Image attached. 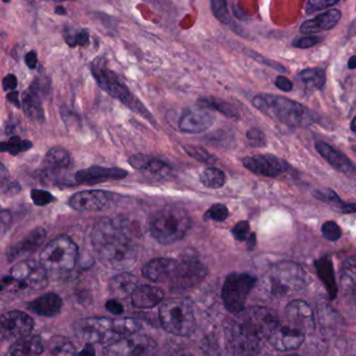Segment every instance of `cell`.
Masks as SVG:
<instances>
[{"instance_id": "6da1fadb", "label": "cell", "mask_w": 356, "mask_h": 356, "mask_svg": "<svg viewBox=\"0 0 356 356\" xmlns=\"http://www.w3.org/2000/svg\"><path fill=\"white\" fill-rule=\"evenodd\" d=\"M279 320L277 314L267 307H248L236 314L226 332L232 355H256L271 340Z\"/></svg>"}, {"instance_id": "7a4b0ae2", "label": "cell", "mask_w": 356, "mask_h": 356, "mask_svg": "<svg viewBox=\"0 0 356 356\" xmlns=\"http://www.w3.org/2000/svg\"><path fill=\"white\" fill-rule=\"evenodd\" d=\"M92 246L102 265L112 270H127L138 259V246L123 226L102 219L94 226Z\"/></svg>"}, {"instance_id": "3957f363", "label": "cell", "mask_w": 356, "mask_h": 356, "mask_svg": "<svg viewBox=\"0 0 356 356\" xmlns=\"http://www.w3.org/2000/svg\"><path fill=\"white\" fill-rule=\"evenodd\" d=\"M316 322L313 309L305 301L294 300L288 303L284 318L279 320L270 343L279 351L298 349L309 334L315 332Z\"/></svg>"}, {"instance_id": "277c9868", "label": "cell", "mask_w": 356, "mask_h": 356, "mask_svg": "<svg viewBox=\"0 0 356 356\" xmlns=\"http://www.w3.org/2000/svg\"><path fill=\"white\" fill-rule=\"evenodd\" d=\"M253 104L263 114L288 127H307L311 122V114L302 104L282 96L261 94L253 99Z\"/></svg>"}, {"instance_id": "5b68a950", "label": "cell", "mask_w": 356, "mask_h": 356, "mask_svg": "<svg viewBox=\"0 0 356 356\" xmlns=\"http://www.w3.org/2000/svg\"><path fill=\"white\" fill-rule=\"evenodd\" d=\"M190 224L192 221L185 209L176 205H169L153 216L150 222V232L160 244H173L185 236Z\"/></svg>"}, {"instance_id": "8992f818", "label": "cell", "mask_w": 356, "mask_h": 356, "mask_svg": "<svg viewBox=\"0 0 356 356\" xmlns=\"http://www.w3.org/2000/svg\"><path fill=\"white\" fill-rule=\"evenodd\" d=\"M91 72L95 79L96 83L105 92L123 102L127 108L139 114L148 121L154 122L152 115L144 108V104L133 95L127 89L121 77L107 67L102 58H96L92 63Z\"/></svg>"}, {"instance_id": "52a82bcc", "label": "cell", "mask_w": 356, "mask_h": 356, "mask_svg": "<svg viewBox=\"0 0 356 356\" xmlns=\"http://www.w3.org/2000/svg\"><path fill=\"white\" fill-rule=\"evenodd\" d=\"M163 330L178 337H188L196 330V318L192 301L187 298H171L164 301L159 311Z\"/></svg>"}, {"instance_id": "ba28073f", "label": "cell", "mask_w": 356, "mask_h": 356, "mask_svg": "<svg viewBox=\"0 0 356 356\" xmlns=\"http://www.w3.org/2000/svg\"><path fill=\"white\" fill-rule=\"evenodd\" d=\"M79 248L68 236H59L50 241L40 254V264L47 273L63 274L77 265Z\"/></svg>"}, {"instance_id": "9c48e42d", "label": "cell", "mask_w": 356, "mask_h": 356, "mask_svg": "<svg viewBox=\"0 0 356 356\" xmlns=\"http://www.w3.org/2000/svg\"><path fill=\"white\" fill-rule=\"evenodd\" d=\"M48 273L43 266L33 259L17 263L10 269V276L2 280V290L13 292H36L47 284Z\"/></svg>"}, {"instance_id": "30bf717a", "label": "cell", "mask_w": 356, "mask_h": 356, "mask_svg": "<svg viewBox=\"0 0 356 356\" xmlns=\"http://www.w3.org/2000/svg\"><path fill=\"white\" fill-rule=\"evenodd\" d=\"M269 284L272 294L286 296L307 286V273L294 261H279L270 270Z\"/></svg>"}, {"instance_id": "8fae6325", "label": "cell", "mask_w": 356, "mask_h": 356, "mask_svg": "<svg viewBox=\"0 0 356 356\" xmlns=\"http://www.w3.org/2000/svg\"><path fill=\"white\" fill-rule=\"evenodd\" d=\"M256 278L247 273H232L227 276L222 290L224 305L230 313L236 314L245 309L247 298L254 289Z\"/></svg>"}, {"instance_id": "7c38bea8", "label": "cell", "mask_w": 356, "mask_h": 356, "mask_svg": "<svg viewBox=\"0 0 356 356\" xmlns=\"http://www.w3.org/2000/svg\"><path fill=\"white\" fill-rule=\"evenodd\" d=\"M75 334L84 344H100L117 340L113 330V320L109 318H89L75 324Z\"/></svg>"}, {"instance_id": "4fadbf2b", "label": "cell", "mask_w": 356, "mask_h": 356, "mask_svg": "<svg viewBox=\"0 0 356 356\" xmlns=\"http://www.w3.org/2000/svg\"><path fill=\"white\" fill-rule=\"evenodd\" d=\"M157 345L150 337L133 334L117 339L105 349L106 356H154Z\"/></svg>"}, {"instance_id": "5bb4252c", "label": "cell", "mask_w": 356, "mask_h": 356, "mask_svg": "<svg viewBox=\"0 0 356 356\" xmlns=\"http://www.w3.org/2000/svg\"><path fill=\"white\" fill-rule=\"evenodd\" d=\"M207 273V268L196 257H184L179 261L177 271L171 278V288L173 290H187L194 288L206 277Z\"/></svg>"}, {"instance_id": "9a60e30c", "label": "cell", "mask_w": 356, "mask_h": 356, "mask_svg": "<svg viewBox=\"0 0 356 356\" xmlns=\"http://www.w3.org/2000/svg\"><path fill=\"white\" fill-rule=\"evenodd\" d=\"M33 328V321L22 312H8L1 316L0 334L3 341H16L29 337Z\"/></svg>"}, {"instance_id": "2e32d148", "label": "cell", "mask_w": 356, "mask_h": 356, "mask_svg": "<svg viewBox=\"0 0 356 356\" xmlns=\"http://www.w3.org/2000/svg\"><path fill=\"white\" fill-rule=\"evenodd\" d=\"M112 195L106 191L87 190L75 193L69 199L71 209L79 211H98L106 209Z\"/></svg>"}, {"instance_id": "e0dca14e", "label": "cell", "mask_w": 356, "mask_h": 356, "mask_svg": "<svg viewBox=\"0 0 356 356\" xmlns=\"http://www.w3.org/2000/svg\"><path fill=\"white\" fill-rule=\"evenodd\" d=\"M242 164L252 172L267 177H279L288 168L284 160L272 154L247 156L242 160Z\"/></svg>"}, {"instance_id": "ac0fdd59", "label": "cell", "mask_w": 356, "mask_h": 356, "mask_svg": "<svg viewBox=\"0 0 356 356\" xmlns=\"http://www.w3.org/2000/svg\"><path fill=\"white\" fill-rule=\"evenodd\" d=\"M215 123V116L204 108H186L179 120V127L183 133L201 134L210 129Z\"/></svg>"}, {"instance_id": "d6986e66", "label": "cell", "mask_w": 356, "mask_h": 356, "mask_svg": "<svg viewBox=\"0 0 356 356\" xmlns=\"http://www.w3.org/2000/svg\"><path fill=\"white\" fill-rule=\"evenodd\" d=\"M179 261L169 257L152 259L144 266L142 274L146 280L154 282H171L177 271Z\"/></svg>"}, {"instance_id": "ffe728a7", "label": "cell", "mask_w": 356, "mask_h": 356, "mask_svg": "<svg viewBox=\"0 0 356 356\" xmlns=\"http://www.w3.org/2000/svg\"><path fill=\"white\" fill-rule=\"evenodd\" d=\"M127 172L121 168L93 166L75 173V181L82 184H96L108 180L123 179Z\"/></svg>"}, {"instance_id": "44dd1931", "label": "cell", "mask_w": 356, "mask_h": 356, "mask_svg": "<svg viewBox=\"0 0 356 356\" xmlns=\"http://www.w3.org/2000/svg\"><path fill=\"white\" fill-rule=\"evenodd\" d=\"M46 238V232L43 228H36L33 232H29L26 236L22 238L20 242L10 247L8 250V259L10 261H16L24 255L31 254L35 252Z\"/></svg>"}, {"instance_id": "7402d4cb", "label": "cell", "mask_w": 356, "mask_h": 356, "mask_svg": "<svg viewBox=\"0 0 356 356\" xmlns=\"http://www.w3.org/2000/svg\"><path fill=\"white\" fill-rule=\"evenodd\" d=\"M316 149L319 152L320 156L327 161L328 164L332 165L334 169L345 173L347 175H355L356 167L351 162L350 159L347 158L344 154L336 150L332 146L328 145L325 142H317Z\"/></svg>"}, {"instance_id": "603a6c76", "label": "cell", "mask_w": 356, "mask_h": 356, "mask_svg": "<svg viewBox=\"0 0 356 356\" xmlns=\"http://www.w3.org/2000/svg\"><path fill=\"white\" fill-rule=\"evenodd\" d=\"M129 164L133 168L150 175V177L163 178L171 173V168L169 164L144 154H135L129 160Z\"/></svg>"}, {"instance_id": "cb8c5ba5", "label": "cell", "mask_w": 356, "mask_h": 356, "mask_svg": "<svg viewBox=\"0 0 356 356\" xmlns=\"http://www.w3.org/2000/svg\"><path fill=\"white\" fill-rule=\"evenodd\" d=\"M342 18L341 10L334 8L324 14L319 15L315 19L305 21L300 26V31L303 33H316L320 31H330L334 29Z\"/></svg>"}, {"instance_id": "d4e9b609", "label": "cell", "mask_w": 356, "mask_h": 356, "mask_svg": "<svg viewBox=\"0 0 356 356\" xmlns=\"http://www.w3.org/2000/svg\"><path fill=\"white\" fill-rule=\"evenodd\" d=\"M164 293L161 289L152 286H138L131 295L132 305L136 309H148L158 305L162 301Z\"/></svg>"}, {"instance_id": "484cf974", "label": "cell", "mask_w": 356, "mask_h": 356, "mask_svg": "<svg viewBox=\"0 0 356 356\" xmlns=\"http://www.w3.org/2000/svg\"><path fill=\"white\" fill-rule=\"evenodd\" d=\"M40 90L37 81L33 83L29 90L23 95L22 106L27 118L35 122H43L44 110L42 106Z\"/></svg>"}, {"instance_id": "4316f807", "label": "cell", "mask_w": 356, "mask_h": 356, "mask_svg": "<svg viewBox=\"0 0 356 356\" xmlns=\"http://www.w3.org/2000/svg\"><path fill=\"white\" fill-rule=\"evenodd\" d=\"M63 301L59 295L48 293L31 301L29 305V309L42 317H54L60 313Z\"/></svg>"}, {"instance_id": "83f0119b", "label": "cell", "mask_w": 356, "mask_h": 356, "mask_svg": "<svg viewBox=\"0 0 356 356\" xmlns=\"http://www.w3.org/2000/svg\"><path fill=\"white\" fill-rule=\"evenodd\" d=\"M44 343L40 337H25L10 346V356H39L44 351Z\"/></svg>"}, {"instance_id": "f1b7e54d", "label": "cell", "mask_w": 356, "mask_h": 356, "mask_svg": "<svg viewBox=\"0 0 356 356\" xmlns=\"http://www.w3.org/2000/svg\"><path fill=\"white\" fill-rule=\"evenodd\" d=\"M137 288V277L130 273L118 274L113 277L109 284L111 294L114 295L115 297H121V298L133 294L134 291Z\"/></svg>"}, {"instance_id": "f546056e", "label": "cell", "mask_w": 356, "mask_h": 356, "mask_svg": "<svg viewBox=\"0 0 356 356\" xmlns=\"http://www.w3.org/2000/svg\"><path fill=\"white\" fill-rule=\"evenodd\" d=\"M44 165L50 171H61L69 168L71 156L64 148L54 147L48 150L44 159Z\"/></svg>"}, {"instance_id": "4dcf8cb0", "label": "cell", "mask_w": 356, "mask_h": 356, "mask_svg": "<svg viewBox=\"0 0 356 356\" xmlns=\"http://www.w3.org/2000/svg\"><path fill=\"white\" fill-rule=\"evenodd\" d=\"M341 284L347 292L356 294V257H349L343 264Z\"/></svg>"}, {"instance_id": "1f68e13d", "label": "cell", "mask_w": 356, "mask_h": 356, "mask_svg": "<svg viewBox=\"0 0 356 356\" xmlns=\"http://www.w3.org/2000/svg\"><path fill=\"white\" fill-rule=\"evenodd\" d=\"M141 330V323L133 318H121L113 320V330L117 338L133 336Z\"/></svg>"}, {"instance_id": "d6a6232c", "label": "cell", "mask_w": 356, "mask_h": 356, "mask_svg": "<svg viewBox=\"0 0 356 356\" xmlns=\"http://www.w3.org/2000/svg\"><path fill=\"white\" fill-rule=\"evenodd\" d=\"M199 106L207 110H215L229 118H238V112L233 106L215 98H202L199 100Z\"/></svg>"}, {"instance_id": "836d02e7", "label": "cell", "mask_w": 356, "mask_h": 356, "mask_svg": "<svg viewBox=\"0 0 356 356\" xmlns=\"http://www.w3.org/2000/svg\"><path fill=\"white\" fill-rule=\"evenodd\" d=\"M200 180L207 188H219L226 184L227 177L221 169L209 167L201 173Z\"/></svg>"}, {"instance_id": "e575fe53", "label": "cell", "mask_w": 356, "mask_h": 356, "mask_svg": "<svg viewBox=\"0 0 356 356\" xmlns=\"http://www.w3.org/2000/svg\"><path fill=\"white\" fill-rule=\"evenodd\" d=\"M49 353L52 356H75L77 351L72 343L63 337H54L49 342Z\"/></svg>"}, {"instance_id": "d590c367", "label": "cell", "mask_w": 356, "mask_h": 356, "mask_svg": "<svg viewBox=\"0 0 356 356\" xmlns=\"http://www.w3.org/2000/svg\"><path fill=\"white\" fill-rule=\"evenodd\" d=\"M302 83L309 87L321 89L326 83V74L321 69H305L299 74Z\"/></svg>"}, {"instance_id": "8d00e7d4", "label": "cell", "mask_w": 356, "mask_h": 356, "mask_svg": "<svg viewBox=\"0 0 356 356\" xmlns=\"http://www.w3.org/2000/svg\"><path fill=\"white\" fill-rule=\"evenodd\" d=\"M316 267H317L320 277H321V280H323L326 286L330 288V290L336 288L332 261L328 257H322L319 261H316Z\"/></svg>"}, {"instance_id": "74e56055", "label": "cell", "mask_w": 356, "mask_h": 356, "mask_svg": "<svg viewBox=\"0 0 356 356\" xmlns=\"http://www.w3.org/2000/svg\"><path fill=\"white\" fill-rule=\"evenodd\" d=\"M2 152H8L12 156H17L21 152H27L33 147V143L29 140H22L19 137H12L8 141L0 145Z\"/></svg>"}, {"instance_id": "f35d334b", "label": "cell", "mask_w": 356, "mask_h": 356, "mask_svg": "<svg viewBox=\"0 0 356 356\" xmlns=\"http://www.w3.org/2000/svg\"><path fill=\"white\" fill-rule=\"evenodd\" d=\"M65 42L70 47L77 46H86L89 43V33L86 29H67L65 31Z\"/></svg>"}, {"instance_id": "ab89813d", "label": "cell", "mask_w": 356, "mask_h": 356, "mask_svg": "<svg viewBox=\"0 0 356 356\" xmlns=\"http://www.w3.org/2000/svg\"><path fill=\"white\" fill-rule=\"evenodd\" d=\"M211 10L217 20L224 24L231 23V16L228 10L227 0H211Z\"/></svg>"}, {"instance_id": "60d3db41", "label": "cell", "mask_w": 356, "mask_h": 356, "mask_svg": "<svg viewBox=\"0 0 356 356\" xmlns=\"http://www.w3.org/2000/svg\"><path fill=\"white\" fill-rule=\"evenodd\" d=\"M184 150L188 156L194 158V160L199 161V162L206 163V164H212L215 163V158L211 156L206 149L203 147H199V146L194 145H186L184 146Z\"/></svg>"}, {"instance_id": "b9f144b4", "label": "cell", "mask_w": 356, "mask_h": 356, "mask_svg": "<svg viewBox=\"0 0 356 356\" xmlns=\"http://www.w3.org/2000/svg\"><path fill=\"white\" fill-rule=\"evenodd\" d=\"M229 217V211L226 205L217 203L212 205L205 213V219L213 220V221L223 222Z\"/></svg>"}, {"instance_id": "7bdbcfd3", "label": "cell", "mask_w": 356, "mask_h": 356, "mask_svg": "<svg viewBox=\"0 0 356 356\" xmlns=\"http://www.w3.org/2000/svg\"><path fill=\"white\" fill-rule=\"evenodd\" d=\"M31 198L37 207H45L56 200L54 195L50 194L47 191L39 190V188H33L31 191Z\"/></svg>"}, {"instance_id": "ee69618b", "label": "cell", "mask_w": 356, "mask_h": 356, "mask_svg": "<svg viewBox=\"0 0 356 356\" xmlns=\"http://www.w3.org/2000/svg\"><path fill=\"white\" fill-rule=\"evenodd\" d=\"M322 234L328 241H338L342 236V229L334 221H327L322 226Z\"/></svg>"}, {"instance_id": "f6af8a7d", "label": "cell", "mask_w": 356, "mask_h": 356, "mask_svg": "<svg viewBox=\"0 0 356 356\" xmlns=\"http://www.w3.org/2000/svg\"><path fill=\"white\" fill-rule=\"evenodd\" d=\"M314 196L319 200L324 201V202L334 203V204L339 205L343 202L342 199L339 197L334 191L330 188H325V190H318L314 192Z\"/></svg>"}, {"instance_id": "bcb514c9", "label": "cell", "mask_w": 356, "mask_h": 356, "mask_svg": "<svg viewBox=\"0 0 356 356\" xmlns=\"http://www.w3.org/2000/svg\"><path fill=\"white\" fill-rule=\"evenodd\" d=\"M232 234H233L235 240L240 241V242H244V241H248L250 234V224L248 221H240L234 226L232 229Z\"/></svg>"}, {"instance_id": "7dc6e473", "label": "cell", "mask_w": 356, "mask_h": 356, "mask_svg": "<svg viewBox=\"0 0 356 356\" xmlns=\"http://www.w3.org/2000/svg\"><path fill=\"white\" fill-rule=\"evenodd\" d=\"M340 0H309L307 6V14H313L318 10H325L338 3Z\"/></svg>"}, {"instance_id": "c3c4849f", "label": "cell", "mask_w": 356, "mask_h": 356, "mask_svg": "<svg viewBox=\"0 0 356 356\" xmlns=\"http://www.w3.org/2000/svg\"><path fill=\"white\" fill-rule=\"evenodd\" d=\"M247 139L253 147H263L265 145V136L261 129H249L248 133H247Z\"/></svg>"}, {"instance_id": "681fc988", "label": "cell", "mask_w": 356, "mask_h": 356, "mask_svg": "<svg viewBox=\"0 0 356 356\" xmlns=\"http://www.w3.org/2000/svg\"><path fill=\"white\" fill-rule=\"evenodd\" d=\"M321 41V38L311 35V37L301 38V39L297 40L294 43V46L297 48H301V49H305V48L313 47V46L317 45Z\"/></svg>"}, {"instance_id": "f907efd6", "label": "cell", "mask_w": 356, "mask_h": 356, "mask_svg": "<svg viewBox=\"0 0 356 356\" xmlns=\"http://www.w3.org/2000/svg\"><path fill=\"white\" fill-rule=\"evenodd\" d=\"M18 86V81L14 74H8L2 81V87L4 91H14Z\"/></svg>"}, {"instance_id": "816d5d0a", "label": "cell", "mask_w": 356, "mask_h": 356, "mask_svg": "<svg viewBox=\"0 0 356 356\" xmlns=\"http://www.w3.org/2000/svg\"><path fill=\"white\" fill-rule=\"evenodd\" d=\"M276 87L284 92H290L293 90V83L286 76H278L275 81Z\"/></svg>"}, {"instance_id": "f5cc1de1", "label": "cell", "mask_w": 356, "mask_h": 356, "mask_svg": "<svg viewBox=\"0 0 356 356\" xmlns=\"http://www.w3.org/2000/svg\"><path fill=\"white\" fill-rule=\"evenodd\" d=\"M106 309L107 311L116 316L121 315V314H123V312H125L123 305L117 300H109L108 302L106 303Z\"/></svg>"}, {"instance_id": "db71d44e", "label": "cell", "mask_w": 356, "mask_h": 356, "mask_svg": "<svg viewBox=\"0 0 356 356\" xmlns=\"http://www.w3.org/2000/svg\"><path fill=\"white\" fill-rule=\"evenodd\" d=\"M24 62H25V64H26V66L29 67V69H31V70H33V69H35L36 67H37V64H38V58H37V54H36V51H33V50H31V51L27 52V54H25Z\"/></svg>"}, {"instance_id": "11a10c76", "label": "cell", "mask_w": 356, "mask_h": 356, "mask_svg": "<svg viewBox=\"0 0 356 356\" xmlns=\"http://www.w3.org/2000/svg\"><path fill=\"white\" fill-rule=\"evenodd\" d=\"M338 209L343 213H356V203L355 202H341L338 205Z\"/></svg>"}, {"instance_id": "9f6ffc18", "label": "cell", "mask_w": 356, "mask_h": 356, "mask_svg": "<svg viewBox=\"0 0 356 356\" xmlns=\"http://www.w3.org/2000/svg\"><path fill=\"white\" fill-rule=\"evenodd\" d=\"M6 98H8V102H10V104H14L16 108H21L20 102H19V93L16 91H12L10 93L8 94V96H6Z\"/></svg>"}, {"instance_id": "6f0895ef", "label": "cell", "mask_w": 356, "mask_h": 356, "mask_svg": "<svg viewBox=\"0 0 356 356\" xmlns=\"http://www.w3.org/2000/svg\"><path fill=\"white\" fill-rule=\"evenodd\" d=\"M95 355V351L93 349V345L85 344V348L77 355V356H94Z\"/></svg>"}, {"instance_id": "680465c9", "label": "cell", "mask_w": 356, "mask_h": 356, "mask_svg": "<svg viewBox=\"0 0 356 356\" xmlns=\"http://www.w3.org/2000/svg\"><path fill=\"white\" fill-rule=\"evenodd\" d=\"M247 244L249 245L250 248H253L256 244V234H251V236H249L248 241H247Z\"/></svg>"}, {"instance_id": "91938a15", "label": "cell", "mask_w": 356, "mask_h": 356, "mask_svg": "<svg viewBox=\"0 0 356 356\" xmlns=\"http://www.w3.org/2000/svg\"><path fill=\"white\" fill-rule=\"evenodd\" d=\"M348 68L356 69V56H353V58H350V60H349Z\"/></svg>"}, {"instance_id": "94428289", "label": "cell", "mask_w": 356, "mask_h": 356, "mask_svg": "<svg viewBox=\"0 0 356 356\" xmlns=\"http://www.w3.org/2000/svg\"><path fill=\"white\" fill-rule=\"evenodd\" d=\"M56 14L65 15L66 14V10H65L64 8H62V6H59V8H56Z\"/></svg>"}, {"instance_id": "6125c7cd", "label": "cell", "mask_w": 356, "mask_h": 356, "mask_svg": "<svg viewBox=\"0 0 356 356\" xmlns=\"http://www.w3.org/2000/svg\"><path fill=\"white\" fill-rule=\"evenodd\" d=\"M351 131L356 135V116L353 118V122H351Z\"/></svg>"}, {"instance_id": "be15d7a7", "label": "cell", "mask_w": 356, "mask_h": 356, "mask_svg": "<svg viewBox=\"0 0 356 356\" xmlns=\"http://www.w3.org/2000/svg\"><path fill=\"white\" fill-rule=\"evenodd\" d=\"M2 1H3L4 3H8V2H10V0H2Z\"/></svg>"}, {"instance_id": "e7e4bbea", "label": "cell", "mask_w": 356, "mask_h": 356, "mask_svg": "<svg viewBox=\"0 0 356 356\" xmlns=\"http://www.w3.org/2000/svg\"><path fill=\"white\" fill-rule=\"evenodd\" d=\"M290 356H298V355H290Z\"/></svg>"}]
</instances>
